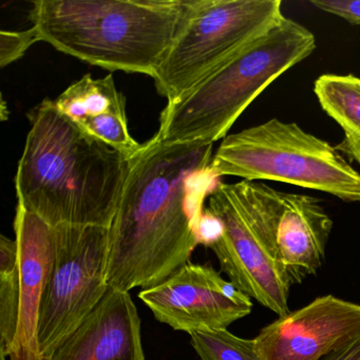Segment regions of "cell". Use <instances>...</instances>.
I'll return each instance as SVG.
<instances>
[{"label": "cell", "mask_w": 360, "mask_h": 360, "mask_svg": "<svg viewBox=\"0 0 360 360\" xmlns=\"http://www.w3.org/2000/svg\"><path fill=\"white\" fill-rule=\"evenodd\" d=\"M212 168L219 178L276 181L360 202V174L351 163L330 143L278 119L227 136Z\"/></svg>", "instance_id": "6"}, {"label": "cell", "mask_w": 360, "mask_h": 360, "mask_svg": "<svg viewBox=\"0 0 360 360\" xmlns=\"http://www.w3.org/2000/svg\"><path fill=\"white\" fill-rule=\"evenodd\" d=\"M39 41L37 31L31 27L25 31L0 32V67L5 68L16 62Z\"/></svg>", "instance_id": "18"}, {"label": "cell", "mask_w": 360, "mask_h": 360, "mask_svg": "<svg viewBox=\"0 0 360 360\" xmlns=\"http://www.w3.org/2000/svg\"><path fill=\"white\" fill-rule=\"evenodd\" d=\"M311 4L321 11L360 26V0H311Z\"/></svg>", "instance_id": "19"}, {"label": "cell", "mask_w": 360, "mask_h": 360, "mask_svg": "<svg viewBox=\"0 0 360 360\" xmlns=\"http://www.w3.org/2000/svg\"><path fill=\"white\" fill-rule=\"evenodd\" d=\"M282 191L262 182L219 183L208 210L222 233L210 244L221 271L250 298L279 317L288 315L292 280L278 256L276 226Z\"/></svg>", "instance_id": "5"}, {"label": "cell", "mask_w": 360, "mask_h": 360, "mask_svg": "<svg viewBox=\"0 0 360 360\" xmlns=\"http://www.w3.org/2000/svg\"><path fill=\"white\" fill-rule=\"evenodd\" d=\"M360 335V305L328 295L290 311L255 338L263 360H321Z\"/></svg>", "instance_id": "10"}, {"label": "cell", "mask_w": 360, "mask_h": 360, "mask_svg": "<svg viewBox=\"0 0 360 360\" xmlns=\"http://www.w3.org/2000/svg\"><path fill=\"white\" fill-rule=\"evenodd\" d=\"M284 18L280 0H185L174 41L153 75L174 102Z\"/></svg>", "instance_id": "7"}, {"label": "cell", "mask_w": 360, "mask_h": 360, "mask_svg": "<svg viewBox=\"0 0 360 360\" xmlns=\"http://www.w3.org/2000/svg\"><path fill=\"white\" fill-rule=\"evenodd\" d=\"M314 94L324 112L343 130L345 138L335 149L360 166V77L320 75L314 84Z\"/></svg>", "instance_id": "15"}, {"label": "cell", "mask_w": 360, "mask_h": 360, "mask_svg": "<svg viewBox=\"0 0 360 360\" xmlns=\"http://www.w3.org/2000/svg\"><path fill=\"white\" fill-rule=\"evenodd\" d=\"M185 0H37L39 41L82 62L153 77L178 31Z\"/></svg>", "instance_id": "3"}, {"label": "cell", "mask_w": 360, "mask_h": 360, "mask_svg": "<svg viewBox=\"0 0 360 360\" xmlns=\"http://www.w3.org/2000/svg\"><path fill=\"white\" fill-rule=\"evenodd\" d=\"M56 259L41 301L39 345L46 357L100 304L109 285V229L53 227Z\"/></svg>", "instance_id": "8"}, {"label": "cell", "mask_w": 360, "mask_h": 360, "mask_svg": "<svg viewBox=\"0 0 360 360\" xmlns=\"http://www.w3.org/2000/svg\"><path fill=\"white\" fill-rule=\"evenodd\" d=\"M43 360H146L138 309L109 288L100 304Z\"/></svg>", "instance_id": "12"}, {"label": "cell", "mask_w": 360, "mask_h": 360, "mask_svg": "<svg viewBox=\"0 0 360 360\" xmlns=\"http://www.w3.org/2000/svg\"><path fill=\"white\" fill-rule=\"evenodd\" d=\"M212 157L214 143L153 138L130 159L109 227V288H153L191 261L202 243L206 198L220 183Z\"/></svg>", "instance_id": "1"}, {"label": "cell", "mask_w": 360, "mask_h": 360, "mask_svg": "<svg viewBox=\"0 0 360 360\" xmlns=\"http://www.w3.org/2000/svg\"><path fill=\"white\" fill-rule=\"evenodd\" d=\"M13 229L20 252V311L15 339L6 357L43 360L39 345V311L56 259L53 227L18 204Z\"/></svg>", "instance_id": "11"}, {"label": "cell", "mask_w": 360, "mask_h": 360, "mask_svg": "<svg viewBox=\"0 0 360 360\" xmlns=\"http://www.w3.org/2000/svg\"><path fill=\"white\" fill-rule=\"evenodd\" d=\"M20 252L18 242L0 237V352L7 356L16 336L20 311Z\"/></svg>", "instance_id": "16"}, {"label": "cell", "mask_w": 360, "mask_h": 360, "mask_svg": "<svg viewBox=\"0 0 360 360\" xmlns=\"http://www.w3.org/2000/svg\"><path fill=\"white\" fill-rule=\"evenodd\" d=\"M53 101L84 132L129 159L142 147L130 134L125 96L111 75L94 79L85 75Z\"/></svg>", "instance_id": "13"}, {"label": "cell", "mask_w": 360, "mask_h": 360, "mask_svg": "<svg viewBox=\"0 0 360 360\" xmlns=\"http://www.w3.org/2000/svg\"><path fill=\"white\" fill-rule=\"evenodd\" d=\"M30 130L16 172L18 205L50 226L109 229L130 159L84 132L45 98L28 113Z\"/></svg>", "instance_id": "2"}, {"label": "cell", "mask_w": 360, "mask_h": 360, "mask_svg": "<svg viewBox=\"0 0 360 360\" xmlns=\"http://www.w3.org/2000/svg\"><path fill=\"white\" fill-rule=\"evenodd\" d=\"M332 229V219L320 205L319 200L282 191L276 244L278 256L292 283H301L307 276L317 273Z\"/></svg>", "instance_id": "14"}, {"label": "cell", "mask_w": 360, "mask_h": 360, "mask_svg": "<svg viewBox=\"0 0 360 360\" xmlns=\"http://www.w3.org/2000/svg\"><path fill=\"white\" fill-rule=\"evenodd\" d=\"M191 343L201 360H263L255 339H243L227 328L191 333Z\"/></svg>", "instance_id": "17"}, {"label": "cell", "mask_w": 360, "mask_h": 360, "mask_svg": "<svg viewBox=\"0 0 360 360\" xmlns=\"http://www.w3.org/2000/svg\"><path fill=\"white\" fill-rule=\"evenodd\" d=\"M321 360H360V335Z\"/></svg>", "instance_id": "20"}, {"label": "cell", "mask_w": 360, "mask_h": 360, "mask_svg": "<svg viewBox=\"0 0 360 360\" xmlns=\"http://www.w3.org/2000/svg\"><path fill=\"white\" fill-rule=\"evenodd\" d=\"M0 358H1V360H7V357L1 352H0Z\"/></svg>", "instance_id": "22"}, {"label": "cell", "mask_w": 360, "mask_h": 360, "mask_svg": "<svg viewBox=\"0 0 360 360\" xmlns=\"http://www.w3.org/2000/svg\"><path fill=\"white\" fill-rule=\"evenodd\" d=\"M1 120L3 121H6L8 119V115H9V111L7 110V104H6V101L4 100V98H1Z\"/></svg>", "instance_id": "21"}, {"label": "cell", "mask_w": 360, "mask_h": 360, "mask_svg": "<svg viewBox=\"0 0 360 360\" xmlns=\"http://www.w3.org/2000/svg\"><path fill=\"white\" fill-rule=\"evenodd\" d=\"M315 35L284 16L174 102L153 138L160 142L214 143L225 139L250 104L316 49Z\"/></svg>", "instance_id": "4"}, {"label": "cell", "mask_w": 360, "mask_h": 360, "mask_svg": "<svg viewBox=\"0 0 360 360\" xmlns=\"http://www.w3.org/2000/svg\"><path fill=\"white\" fill-rule=\"evenodd\" d=\"M139 298L158 321L188 334L227 328L252 309L250 297L212 265L191 261L158 285L141 290Z\"/></svg>", "instance_id": "9"}]
</instances>
